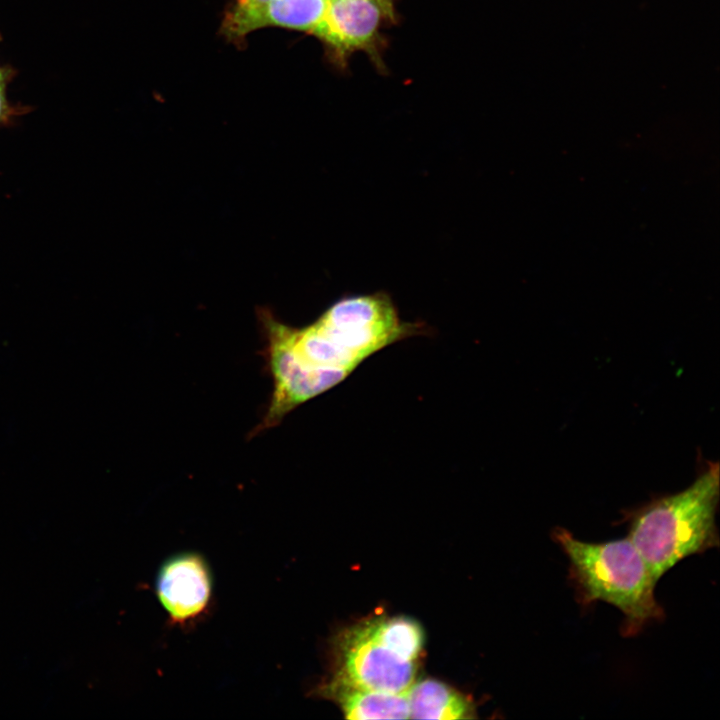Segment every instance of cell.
Masks as SVG:
<instances>
[{"label":"cell","mask_w":720,"mask_h":720,"mask_svg":"<svg viewBox=\"0 0 720 720\" xmlns=\"http://www.w3.org/2000/svg\"><path fill=\"white\" fill-rule=\"evenodd\" d=\"M157 599L174 625H190L205 615L213 594V577L206 559L181 552L166 559L155 579Z\"/></svg>","instance_id":"6"},{"label":"cell","mask_w":720,"mask_h":720,"mask_svg":"<svg viewBox=\"0 0 720 720\" xmlns=\"http://www.w3.org/2000/svg\"><path fill=\"white\" fill-rule=\"evenodd\" d=\"M384 22L391 23L377 0H329L325 16L312 35L321 41L328 61L336 68L345 70L350 57L363 52L379 72L385 73Z\"/></svg>","instance_id":"4"},{"label":"cell","mask_w":720,"mask_h":720,"mask_svg":"<svg viewBox=\"0 0 720 720\" xmlns=\"http://www.w3.org/2000/svg\"><path fill=\"white\" fill-rule=\"evenodd\" d=\"M409 718L455 720L471 717L468 700L453 688L435 679L414 681L407 690Z\"/></svg>","instance_id":"8"},{"label":"cell","mask_w":720,"mask_h":720,"mask_svg":"<svg viewBox=\"0 0 720 720\" xmlns=\"http://www.w3.org/2000/svg\"><path fill=\"white\" fill-rule=\"evenodd\" d=\"M319 694L333 699L348 719H407L409 702L407 691L393 693L358 688L331 680L319 689Z\"/></svg>","instance_id":"7"},{"label":"cell","mask_w":720,"mask_h":720,"mask_svg":"<svg viewBox=\"0 0 720 720\" xmlns=\"http://www.w3.org/2000/svg\"><path fill=\"white\" fill-rule=\"evenodd\" d=\"M30 110L29 106L11 102L7 97V91H0V127L9 125Z\"/></svg>","instance_id":"12"},{"label":"cell","mask_w":720,"mask_h":720,"mask_svg":"<svg viewBox=\"0 0 720 720\" xmlns=\"http://www.w3.org/2000/svg\"><path fill=\"white\" fill-rule=\"evenodd\" d=\"M719 466L709 464L686 489L628 513V538L658 581L682 559L719 544L715 523Z\"/></svg>","instance_id":"3"},{"label":"cell","mask_w":720,"mask_h":720,"mask_svg":"<svg viewBox=\"0 0 720 720\" xmlns=\"http://www.w3.org/2000/svg\"><path fill=\"white\" fill-rule=\"evenodd\" d=\"M338 669L333 680L350 686L406 692L415 681V661L395 654L375 640L364 623L346 630L337 641Z\"/></svg>","instance_id":"5"},{"label":"cell","mask_w":720,"mask_h":720,"mask_svg":"<svg viewBox=\"0 0 720 720\" xmlns=\"http://www.w3.org/2000/svg\"><path fill=\"white\" fill-rule=\"evenodd\" d=\"M382 8L384 9L386 15L388 16L391 23H395L397 21V15L395 11V0H377Z\"/></svg>","instance_id":"14"},{"label":"cell","mask_w":720,"mask_h":720,"mask_svg":"<svg viewBox=\"0 0 720 720\" xmlns=\"http://www.w3.org/2000/svg\"><path fill=\"white\" fill-rule=\"evenodd\" d=\"M273 392L261 423L274 427L294 408L343 381L365 359L415 332L384 293L342 298L313 323L292 327L258 311Z\"/></svg>","instance_id":"1"},{"label":"cell","mask_w":720,"mask_h":720,"mask_svg":"<svg viewBox=\"0 0 720 720\" xmlns=\"http://www.w3.org/2000/svg\"><path fill=\"white\" fill-rule=\"evenodd\" d=\"M552 536L569 560L578 601H604L618 608L624 616V636H634L649 622L664 618L654 592L658 581L628 537L586 542L561 527Z\"/></svg>","instance_id":"2"},{"label":"cell","mask_w":720,"mask_h":720,"mask_svg":"<svg viewBox=\"0 0 720 720\" xmlns=\"http://www.w3.org/2000/svg\"><path fill=\"white\" fill-rule=\"evenodd\" d=\"M370 635L400 657L415 661L423 646V631L406 617L373 618L364 622Z\"/></svg>","instance_id":"10"},{"label":"cell","mask_w":720,"mask_h":720,"mask_svg":"<svg viewBox=\"0 0 720 720\" xmlns=\"http://www.w3.org/2000/svg\"><path fill=\"white\" fill-rule=\"evenodd\" d=\"M0 33V41H1ZM16 76V70L7 64L0 63V91H7L9 84Z\"/></svg>","instance_id":"13"},{"label":"cell","mask_w":720,"mask_h":720,"mask_svg":"<svg viewBox=\"0 0 720 720\" xmlns=\"http://www.w3.org/2000/svg\"><path fill=\"white\" fill-rule=\"evenodd\" d=\"M329 0H269L258 15L255 30L277 26L312 34L323 20Z\"/></svg>","instance_id":"9"},{"label":"cell","mask_w":720,"mask_h":720,"mask_svg":"<svg viewBox=\"0 0 720 720\" xmlns=\"http://www.w3.org/2000/svg\"><path fill=\"white\" fill-rule=\"evenodd\" d=\"M269 0H235L225 11L221 33L233 43L241 44L255 31L259 13Z\"/></svg>","instance_id":"11"}]
</instances>
